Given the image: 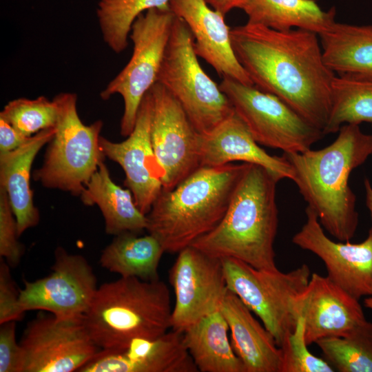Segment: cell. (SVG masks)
<instances>
[{
	"mask_svg": "<svg viewBox=\"0 0 372 372\" xmlns=\"http://www.w3.org/2000/svg\"><path fill=\"white\" fill-rule=\"evenodd\" d=\"M230 37L254 85L281 99L323 132L336 74L324 61L319 35L247 23L231 28Z\"/></svg>",
	"mask_w": 372,
	"mask_h": 372,
	"instance_id": "obj_1",
	"label": "cell"
},
{
	"mask_svg": "<svg viewBox=\"0 0 372 372\" xmlns=\"http://www.w3.org/2000/svg\"><path fill=\"white\" fill-rule=\"evenodd\" d=\"M329 145L318 150L283 153L293 172V181L318 217L338 241H349L358 225L356 198L349 185L351 172L372 155V134L360 125L344 124Z\"/></svg>",
	"mask_w": 372,
	"mask_h": 372,
	"instance_id": "obj_2",
	"label": "cell"
},
{
	"mask_svg": "<svg viewBox=\"0 0 372 372\" xmlns=\"http://www.w3.org/2000/svg\"><path fill=\"white\" fill-rule=\"evenodd\" d=\"M278 181L263 167L248 163L222 220L191 246L210 256L236 258L258 269H278L274 251Z\"/></svg>",
	"mask_w": 372,
	"mask_h": 372,
	"instance_id": "obj_3",
	"label": "cell"
},
{
	"mask_svg": "<svg viewBox=\"0 0 372 372\" xmlns=\"http://www.w3.org/2000/svg\"><path fill=\"white\" fill-rule=\"evenodd\" d=\"M247 165L201 166L172 189L162 190L146 215V230L165 252L191 246L222 220Z\"/></svg>",
	"mask_w": 372,
	"mask_h": 372,
	"instance_id": "obj_4",
	"label": "cell"
},
{
	"mask_svg": "<svg viewBox=\"0 0 372 372\" xmlns=\"http://www.w3.org/2000/svg\"><path fill=\"white\" fill-rule=\"evenodd\" d=\"M170 293L162 280L121 277L99 286L84 322L103 350H122L135 339L154 340L172 328Z\"/></svg>",
	"mask_w": 372,
	"mask_h": 372,
	"instance_id": "obj_5",
	"label": "cell"
},
{
	"mask_svg": "<svg viewBox=\"0 0 372 372\" xmlns=\"http://www.w3.org/2000/svg\"><path fill=\"white\" fill-rule=\"evenodd\" d=\"M53 100L58 109L55 133L33 178L45 187L80 196L105 157L99 144L103 123L98 120L85 125L81 121L74 93L61 92Z\"/></svg>",
	"mask_w": 372,
	"mask_h": 372,
	"instance_id": "obj_6",
	"label": "cell"
},
{
	"mask_svg": "<svg viewBox=\"0 0 372 372\" xmlns=\"http://www.w3.org/2000/svg\"><path fill=\"white\" fill-rule=\"evenodd\" d=\"M197 57L189 28L176 16L156 83L176 99L196 130L205 134L233 115L234 110Z\"/></svg>",
	"mask_w": 372,
	"mask_h": 372,
	"instance_id": "obj_7",
	"label": "cell"
},
{
	"mask_svg": "<svg viewBox=\"0 0 372 372\" xmlns=\"http://www.w3.org/2000/svg\"><path fill=\"white\" fill-rule=\"evenodd\" d=\"M221 260L228 289L261 320L281 347L298 320L296 299L309 282V266L284 273L258 269L233 258Z\"/></svg>",
	"mask_w": 372,
	"mask_h": 372,
	"instance_id": "obj_8",
	"label": "cell"
},
{
	"mask_svg": "<svg viewBox=\"0 0 372 372\" xmlns=\"http://www.w3.org/2000/svg\"><path fill=\"white\" fill-rule=\"evenodd\" d=\"M175 18L169 6L152 8L137 17L129 36L133 43L131 59L100 94L103 100L116 94L123 98V136L132 132L141 101L156 83Z\"/></svg>",
	"mask_w": 372,
	"mask_h": 372,
	"instance_id": "obj_9",
	"label": "cell"
},
{
	"mask_svg": "<svg viewBox=\"0 0 372 372\" xmlns=\"http://www.w3.org/2000/svg\"><path fill=\"white\" fill-rule=\"evenodd\" d=\"M219 87L260 145L283 153L303 152L324 136L281 99L254 85L223 78Z\"/></svg>",
	"mask_w": 372,
	"mask_h": 372,
	"instance_id": "obj_10",
	"label": "cell"
},
{
	"mask_svg": "<svg viewBox=\"0 0 372 372\" xmlns=\"http://www.w3.org/2000/svg\"><path fill=\"white\" fill-rule=\"evenodd\" d=\"M19 343L23 372L79 371L101 350L89 334L84 316L39 315L27 324Z\"/></svg>",
	"mask_w": 372,
	"mask_h": 372,
	"instance_id": "obj_11",
	"label": "cell"
},
{
	"mask_svg": "<svg viewBox=\"0 0 372 372\" xmlns=\"http://www.w3.org/2000/svg\"><path fill=\"white\" fill-rule=\"evenodd\" d=\"M149 92L152 145L163 171V190L169 191L201 167L200 134L163 85L156 83Z\"/></svg>",
	"mask_w": 372,
	"mask_h": 372,
	"instance_id": "obj_12",
	"label": "cell"
},
{
	"mask_svg": "<svg viewBox=\"0 0 372 372\" xmlns=\"http://www.w3.org/2000/svg\"><path fill=\"white\" fill-rule=\"evenodd\" d=\"M19 301L24 312L41 310L59 318L84 316L99 287L87 259L58 247L51 272L34 281H23Z\"/></svg>",
	"mask_w": 372,
	"mask_h": 372,
	"instance_id": "obj_13",
	"label": "cell"
},
{
	"mask_svg": "<svg viewBox=\"0 0 372 372\" xmlns=\"http://www.w3.org/2000/svg\"><path fill=\"white\" fill-rule=\"evenodd\" d=\"M169 279L175 293L172 329L182 333L219 310L228 290L221 259L192 246L178 253Z\"/></svg>",
	"mask_w": 372,
	"mask_h": 372,
	"instance_id": "obj_14",
	"label": "cell"
},
{
	"mask_svg": "<svg viewBox=\"0 0 372 372\" xmlns=\"http://www.w3.org/2000/svg\"><path fill=\"white\" fill-rule=\"evenodd\" d=\"M305 214L306 222L292 242L320 258L327 276L353 298L372 296V227L360 243L335 242L325 234L312 209L307 206Z\"/></svg>",
	"mask_w": 372,
	"mask_h": 372,
	"instance_id": "obj_15",
	"label": "cell"
},
{
	"mask_svg": "<svg viewBox=\"0 0 372 372\" xmlns=\"http://www.w3.org/2000/svg\"><path fill=\"white\" fill-rule=\"evenodd\" d=\"M152 114V97L148 91L140 105L134 127L127 138L121 142H112L101 136L99 141L104 156L117 163L123 169L124 184L145 215L149 213L163 190V171L151 141Z\"/></svg>",
	"mask_w": 372,
	"mask_h": 372,
	"instance_id": "obj_16",
	"label": "cell"
},
{
	"mask_svg": "<svg viewBox=\"0 0 372 372\" xmlns=\"http://www.w3.org/2000/svg\"><path fill=\"white\" fill-rule=\"evenodd\" d=\"M295 310L298 318L304 320L308 345L322 338L344 336L366 320L359 300L316 273L296 298Z\"/></svg>",
	"mask_w": 372,
	"mask_h": 372,
	"instance_id": "obj_17",
	"label": "cell"
},
{
	"mask_svg": "<svg viewBox=\"0 0 372 372\" xmlns=\"http://www.w3.org/2000/svg\"><path fill=\"white\" fill-rule=\"evenodd\" d=\"M198 371L183 342L172 329L154 340L135 339L124 349H101L79 372Z\"/></svg>",
	"mask_w": 372,
	"mask_h": 372,
	"instance_id": "obj_18",
	"label": "cell"
},
{
	"mask_svg": "<svg viewBox=\"0 0 372 372\" xmlns=\"http://www.w3.org/2000/svg\"><path fill=\"white\" fill-rule=\"evenodd\" d=\"M169 8L187 25L194 38V48L223 78L254 85L234 52L231 28L225 16L205 0H170Z\"/></svg>",
	"mask_w": 372,
	"mask_h": 372,
	"instance_id": "obj_19",
	"label": "cell"
},
{
	"mask_svg": "<svg viewBox=\"0 0 372 372\" xmlns=\"http://www.w3.org/2000/svg\"><path fill=\"white\" fill-rule=\"evenodd\" d=\"M200 144L201 166L242 161L263 167L279 181L293 178L289 162L282 156H271L260 147L235 112L211 132L200 134Z\"/></svg>",
	"mask_w": 372,
	"mask_h": 372,
	"instance_id": "obj_20",
	"label": "cell"
},
{
	"mask_svg": "<svg viewBox=\"0 0 372 372\" xmlns=\"http://www.w3.org/2000/svg\"><path fill=\"white\" fill-rule=\"evenodd\" d=\"M220 309L229 325L232 348L246 372H282L281 348L238 296L228 289Z\"/></svg>",
	"mask_w": 372,
	"mask_h": 372,
	"instance_id": "obj_21",
	"label": "cell"
},
{
	"mask_svg": "<svg viewBox=\"0 0 372 372\" xmlns=\"http://www.w3.org/2000/svg\"><path fill=\"white\" fill-rule=\"evenodd\" d=\"M54 133L55 127L43 130L30 136L17 149L0 153V187L8 194L19 236L39 222V212L34 205L30 187L31 168L34 158Z\"/></svg>",
	"mask_w": 372,
	"mask_h": 372,
	"instance_id": "obj_22",
	"label": "cell"
},
{
	"mask_svg": "<svg viewBox=\"0 0 372 372\" xmlns=\"http://www.w3.org/2000/svg\"><path fill=\"white\" fill-rule=\"evenodd\" d=\"M85 205H96L104 218L107 234H140L146 230L147 218L136 206L131 191L116 185L103 161L80 195Z\"/></svg>",
	"mask_w": 372,
	"mask_h": 372,
	"instance_id": "obj_23",
	"label": "cell"
},
{
	"mask_svg": "<svg viewBox=\"0 0 372 372\" xmlns=\"http://www.w3.org/2000/svg\"><path fill=\"white\" fill-rule=\"evenodd\" d=\"M319 38L324 61L337 76L372 78V25L335 22Z\"/></svg>",
	"mask_w": 372,
	"mask_h": 372,
	"instance_id": "obj_24",
	"label": "cell"
},
{
	"mask_svg": "<svg viewBox=\"0 0 372 372\" xmlns=\"http://www.w3.org/2000/svg\"><path fill=\"white\" fill-rule=\"evenodd\" d=\"M229 325L220 309L205 316L183 334L184 344L201 372H246L228 337Z\"/></svg>",
	"mask_w": 372,
	"mask_h": 372,
	"instance_id": "obj_25",
	"label": "cell"
},
{
	"mask_svg": "<svg viewBox=\"0 0 372 372\" xmlns=\"http://www.w3.org/2000/svg\"><path fill=\"white\" fill-rule=\"evenodd\" d=\"M247 23L275 30L302 29L320 35L335 21V9L324 11L315 0H244Z\"/></svg>",
	"mask_w": 372,
	"mask_h": 372,
	"instance_id": "obj_26",
	"label": "cell"
},
{
	"mask_svg": "<svg viewBox=\"0 0 372 372\" xmlns=\"http://www.w3.org/2000/svg\"><path fill=\"white\" fill-rule=\"evenodd\" d=\"M138 234L125 232L115 236L102 251L100 265L121 277L158 280L159 262L165 251L152 235L141 236Z\"/></svg>",
	"mask_w": 372,
	"mask_h": 372,
	"instance_id": "obj_27",
	"label": "cell"
},
{
	"mask_svg": "<svg viewBox=\"0 0 372 372\" xmlns=\"http://www.w3.org/2000/svg\"><path fill=\"white\" fill-rule=\"evenodd\" d=\"M372 124V78L335 76L332 105L324 135L338 132L344 124Z\"/></svg>",
	"mask_w": 372,
	"mask_h": 372,
	"instance_id": "obj_28",
	"label": "cell"
},
{
	"mask_svg": "<svg viewBox=\"0 0 372 372\" xmlns=\"http://www.w3.org/2000/svg\"><path fill=\"white\" fill-rule=\"evenodd\" d=\"M316 344L335 371L372 372V322L366 320L344 336L322 338Z\"/></svg>",
	"mask_w": 372,
	"mask_h": 372,
	"instance_id": "obj_29",
	"label": "cell"
},
{
	"mask_svg": "<svg viewBox=\"0 0 372 372\" xmlns=\"http://www.w3.org/2000/svg\"><path fill=\"white\" fill-rule=\"evenodd\" d=\"M170 0H100L96 16L104 42L119 54L128 45L132 25L137 17L152 8L169 6Z\"/></svg>",
	"mask_w": 372,
	"mask_h": 372,
	"instance_id": "obj_30",
	"label": "cell"
},
{
	"mask_svg": "<svg viewBox=\"0 0 372 372\" xmlns=\"http://www.w3.org/2000/svg\"><path fill=\"white\" fill-rule=\"evenodd\" d=\"M57 116L56 103L44 96L34 99L19 98L12 100L0 113V118L27 137L54 127Z\"/></svg>",
	"mask_w": 372,
	"mask_h": 372,
	"instance_id": "obj_31",
	"label": "cell"
},
{
	"mask_svg": "<svg viewBox=\"0 0 372 372\" xmlns=\"http://www.w3.org/2000/svg\"><path fill=\"white\" fill-rule=\"evenodd\" d=\"M305 339V322L300 317L296 326L283 344L282 372H333L335 369L324 358L308 349Z\"/></svg>",
	"mask_w": 372,
	"mask_h": 372,
	"instance_id": "obj_32",
	"label": "cell"
},
{
	"mask_svg": "<svg viewBox=\"0 0 372 372\" xmlns=\"http://www.w3.org/2000/svg\"><path fill=\"white\" fill-rule=\"evenodd\" d=\"M19 238L17 220L8 194L0 187V256L10 267H17L24 254V247Z\"/></svg>",
	"mask_w": 372,
	"mask_h": 372,
	"instance_id": "obj_33",
	"label": "cell"
},
{
	"mask_svg": "<svg viewBox=\"0 0 372 372\" xmlns=\"http://www.w3.org/2000/svg\"><path fill=\"white\" fill-rule=\"evenodd\" d=\"M10 266L4 259L0 262V324L20 320L24 314L18 290L12 278Z\"/></svg>",
	"mask_w": 372,
	"mask_h": 372,
	"instance_id": "obj_34",
	"label": "cell"
},
{
	"mask_svg": "<svg viewBox=\"0 0 372 372\" xmlns=\"http://www.w3.org/2000/svg\"><path fill=\"white\" fill-rule=\"evenodd\" d=\"M16 322L0 324V372H23V355L17 340Z\"/></svg>",
	"mask_w": 372,
	"mask_h": 372,
	"instance_id": "obj_35",
	"label": "cell"
},
{
	"mask_svg": "<svg viewBox=\"0 0 372 372\" xmlns=\"http://www.w3.org/2000/svg\"><path fill=\"white\" fill-rule=\"evenodd\" d=\"M29 138L17 131L6 121L0 118V153H6L17 149Z\"/></svg>",
	"mask_w": 372,
	"mask_h": 372,
	"instance_id": "obj_36",
	"label": "cell"
},
{
	"mask_svg": "<svg viewBox=\"0 0 372 372\" xmlns=\"http://www.w3.org/2000/svg\"><path fill=\"white\" fill-rule=\"evenodd\" d=\"M207 3L224 16L234 8H240L244 0H205Z\"/></svg>",
	"mask_w": 372,
	"mask_h": 372,
	"instance_id": "obj_37",
	"label": "cell"
},
{
	"mask_svg": "<svg viewBox=\"0 0 372 372\" xmlns=\"http://www.w3.org/2000/svg\"><path fill=\"white\" fill-rule=\"evenodd\" d=\"M364 185L366 192V205L372 219V186L368 178H365Z\"/></svg>",
	"mask_w": 372,
	"mask_h": 372,
	"instance_id": "obj_38",
	"label": "cell"
},
{
	"mask_svg": "<svg viewBox=\"0 0 372 372\" xmlns=\"http://www.w3.org/2000/svg\"><path fill=\"white\" fill-rule=\"evenodd\" d=\"M364 305L365 307L372 311V296H368L364 300Z\"/></svg>",
	"mask_w": 372,
	"mask_h": 372,
	"instance_id": "obj_39",
	"label": "cell"
}]
</instances>
